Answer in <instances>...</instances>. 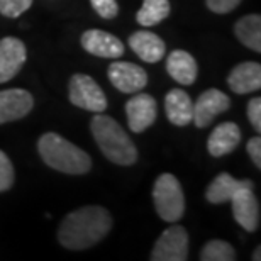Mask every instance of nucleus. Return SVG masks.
I'll return each instance as SVG.
<instances>
[{
  "label": "nucleus",
  "mask_w": 261,
  "mask_h": 261,
  "mask_svg": "<svg viewBox=\"0 0 261 261\" xmlns=\"http://www.w3.org/2000/svg\"><path fill=\"white\" fill-rule=\"evenodd\" d=\"M229 107H231V98L226 93L217 90V88H208L194 103V119H192V122H195L198 129L208 127L212 124L214 117L229 111Z\"/></svg>",
  "instance_id": "obj_7"
},
{
  "label": "nucleus",
  "mask_w": 261,
  "mask_h": 261,
  "mask_svg": "<svg viewBox=\"0 0 261 261\" xmlns=\"http://www.w3.org/2000/svg\"><path fill=\"white\" fill-rule=\"evenodd\" d=\"M112 229V217L100 205H87L70 212L61 221L58 241L63 248L82 251L100 243Z\"/></svg>",
  "instance_id": "obj_1"
},
{
  "label": "nucleus",
  "mask_w": 261,
  "mask_h": 261,
  "mask_svg": "<svg viewBox=\"0 0 261 261\" xmlns=\"http://www.w3.org/2000/svg\"><path fill=\"white\" fill-rule=\"evenodd\" d=\"M34 98L28 90L10 88L0 92V124L25 117L33 111Z\"/></svg>",
  "instance_id": "obj_12"
},
{
  "label": "nucleus",
  "mask_w": 261,
  "mask_h": 261,
  "mask_svg": "<svg viewBox=\"0 0 261 261\" xmlns=\"http://www.w3.org/2000/svg\"><path fill=\"white\" fill-rule=\"evenodd\" d=\"M41 158L53 170L66 175H85L92 168V160L85 151L56 133H46L38 141Z\"/></svg>",
  "instance_id": "obj_3"
},
{
  "label": "nucleus",
  "mask_w": 261,
  "mask_h": 261,
  "mask_svg": "<svg viewBox=\"0 0 261 261\" xmlns=\"http://www.w3.org/2000/svg\"><path fill=\"white\" fill-rule=\"evenodd\" d=\"M151 261H185L189 259V234L184 226H173L158 238L151 251Z\"/></svg>",
  "instance_id": "obj_6"
},
{
  "label": "nucleus",
  "mask_w": 261,
  "mask_h": 261,
  "mask_svg": "<svg viewBox=\"0 0 261 261\" xmlns=\"http://www.w3.org/2000/svg\"><path fill=\"white\" fill-rule=\"evenodd\" d=\"M31 5H33V0H0V14L15 19L24 14Z\"/></svg>",
  "instance_id": "obj_23"
},
{
  "label": "nucleus",
  "mask_w": 261,
  "mask_h": 261,
  "mask_svg": "<svg viewBox=\"0 0 261 261\" xmlns=\"http://www.w3.org/2000/svg\"><path fill=\"white\" fill-rule=\"evenodd\" d=\"M207 7L216 14H227L241 4V0H205Z\"/></svg>",
  "instance_id": "obj_27"
},
{
  "label": "nucleus",
  "mask_w": 261,
  "mask_h": 261,
  "mask_svg": "<svg viewBox=\"0 0 261 261\" xmlns=\"http://www.w3.org/2000/svg\"><path fill=\"white\" fill-rule=\"evenodd\" d=\"M90 4L103 19H114L119 14V5L116 0H90Z\"/></svg>",
  "instance_id": "obj_25"
},
{
  "label": "nucleus",
  "mask_w": 261,
  "mask_h": 261,
  "mask_svg": "<svg viewBox=\"0 0 261 261\" xmlns=\"http://www.w3.org/2000/svg\"><path fill=\"white\" fill-rule=\"evenodd\" d=\"M68 97L73 106L95 114L103 112L107 109V98L103 90L92 76L83 75V73H76L70 78Z\"/></svg>",
  "instance_id": "obj_5"
},
{
  "label": "nucleus",
  "mask_w": 261,
  "mask_h": 261,
  "mask_svg": "<svg viewBox=\"0 0 261 261\" xmlns=\"http://www.w3.org/2000/svg\"><path fill=\"white\" fill-rule=\"evenodd\" d=\"M246 151H248L249 158L253 160L254 166H256V168H261V139H259V136H254V138L248 141Z\"/></svg>",
  "instance_id": "obj_28"
},
{
  "label": "nucleus",
  "mask_w": 261,
  "mask_h": 261,
  "mask_svg": "<svg viewBox=\"0 0 261 261\" xmlns=\"http://www.w3.org/2000/svg\"><path fill=\"white\" fill-rule=\"evenodd\" d=\"M238 258L236 251L229 243L222 239H212L203 246L200 253L202 261H234Z\"/></svg>",
  "instance_id": "obj_22"
},
{
  "label": "nucleus",
  "mask_w": 261,
  "mask_h": 261,
  "mask_svg": "<svg viewBox=\"0 0 261 261\" xmlns=\"http://www.w3.org/2000/svg\"><path fill=\"white\" fill-rule=\"evenodd\" d=\"M80 43L87 53L98 56V58L116 60V58H121L124 55V44L121 43V39L100 29L85 31V33L82 34Z\"/></svg>",
  "instance_id": "obj_11"
},
{
  "label": "nucleus",
  "mask_w": 261,
  "mask_h": 261,
  "mask_svg": "<svg viewBox=\"0 0 261 261\" xmlns=\"http://www.w3.org/2000/svg\"><path fill=\"white\" fill-rule=\"evenodd\" d=\"M127 124L133 133H144L158 116V103L149 93H136L126 103Z\"/></svg>",
  "instance_id": "obj_10"
},
{
  "label": "nucleus",
  "mask_w": 261,
  "mask_h": 261,
  "mask_svg": "<svg viewBox=\"0 0 261 261\" xmlns=\"http://www.w3.org/2000/svg\"><path fill=\"white\" fill-rule=\"evenodd\" d=\"M170 15V2L168 0H143V7L136 14V20L149 28V25L160 24Z\"/></svg>",
  "instance_id": "obj_21"
},
{
  "label": "nucleus",
  "mask_w": 261,
  "mask_h": 261,
  "mask_svg": "<svg viewBox=\"0 0 261 261\" xmlns=\"http://www.w3.org/2000/svg\"><path fill=\"white\" fill-rule=\"evenodd\" d=\"M129 46L146 63H158L163 60L166 46L160 36L151 31H136L129 36Z\"/></svg>",
  "instance_id": "obj_16"
},
{
  "label": "nucleus",
  "mask_w": 261,
  "mask_h": 261,
  "mask_svg": "<svg viewBox=\"0 0 261 261\" xmlns=\"http://www.w3.org/2000/svg\"><path fill=\"white\" fill-rule=\"evenodd\" d=\"M166 71L180 85L189 87L197 80L198 66L190 53L184 49H175L168 55V60H166Z\"/></svg>",
  "instance_id": "obj_18"
},
{
  "label": "nucleus",
  "mask_w": 261,
  "mask_h": 261,
  "mask_svg": "<svg viewBox=\"0 0 261 261\" xmlns=\"http://www.w3.org/2000/svg\"><path fill=\"white\" fill-rule=\"evenodd\" d=\"M14 185V166L9 156L0 149V192H7Z\"/></svg>",
  "instance_id": "obj_24"
},
{
  "label": "nucleus",
  "mask_w": 261,
  "mask_h": 261,
  "mask_svg": "<svg viewBox=\"0 0 261 261\" xmlns=\"http://www.w3.org/2000/svg\"><path fill=\"white\" fill-rule=\"evenodd\" d=\"M28 51L20 39L4 38L0 39V83H5L17 75L25 63Z\"/></svg>",
  "instance_id": "obj_13"
},
{
  "label": "nucleus",
  "mask_w": 261,
  "mask_h": 261,
  "mask_svg": "<svg viewBox=\"0 0 261 261\" xmlns=\"http://www.w3.org/2000/svg\"><path fill=\"white\" fill-rule=\"evenodd\" d=\"M248 119L256 133L261 130V98L254 97L248 103Z\"/></svg>",
  "instance_id": "obj_26"
},
{
  "label": "nucleus",
  "mask_w": 261,
  "mask_h": 261,
  "mask_svg": "<svg viewBox=\"0 0 261 261\" xmlns=\"http://www.w3.org/2000/svg\"><path fill=\"white\" fill-rule=\"evenodd\" d=\"M153 202L158 216L166 222H176L185 214V195L180 181L171 173L160 175L153 187Z\"/></svg>",
  "instance_id": "obj_4"
},
{
  "label": "nucleus",
  "mask_w": 261,
  "mask_h": 261,
  "mask_svg": "<svg viewBox=\"0 0 261 261\" xmlns=\"http://www.w3.org/2000/svg\"><path fill=\"white\" fill-rule=\"evenodd\" d=\"M236 38L246 48L261 53V17L258 14L244 15L236 22Z\"/></svg>",
  "instance_id": "obj_20"
},
{
  "label": "nucleus",
  "mask_w": 261,
  "mask_h": 261,
  "mask_svg": "<svg viewBox=\"0 0 261 261\" xmlns=\"http://www.w3.org/2000/svg\"><path fill=\"white\" fill-rule=\"evenodd\" d=\"M90 130L109 161L121 166H130L138 161V149L116 119L98 112L92 119Z\"/></svg>",
  "instance_id": "obj_2"
},
{
  "label": "nucleus",
  "mask_w": 261,
  "mask_h": 261,
  "mask_svg": "<svg viewBox=\"0 0 261 261\" xmlns=\"http://www.w3.org/2000/svg\"><path fill=\"white\" fill-rule=\"evenodd\" d=\"M109 80L119 92L136 93L148 85V75L141 66L127 61H114L109 66Z\"/></svg>",
  "instance_id": "obj_9"
},
{
  "label": "nucleus",
  "mask_w": 261,
  "mask_h": 261,
  "mask_svg": "<svg viewBox=\"0 0 261 261\" xmlns=\"http://www.w3.org/2000/svg\"><path fill=\"white\" fill-rule=\"evenodd\" d=\"M243 187H253L251 180H236L229 173H221L211 181L205 190V198L211 203H224L229 202L231 197Z\"/></svg>",
  "instance_id": "obj_19"
},
{
  "label": "nucleus",
  "mask_w": 261,
  "mask_h": 261,
  "mask_svg": "<svg viewBox=\"0 0 261 261\" xmlns=\"http://www.w3.org/2000/svg\"><path fill=\"white\" fill-rule=\"evenodd\" d=\"M259 253H261V246H258V248H256V251H254V254H253V259H256V261H259V259H261V256H259Z\"/></svg>",
  "instance_id": "obj_29"
},
{
  "label": "nucleus",
  "mask_w": 261,
  "mask_h": 261,
  "mask_svg": "<svg viewBox=\"0 0 261 261\" xmlns=\"http://www.w3.org/2000/svg\"><path fill=\"white\" fill-rule=\"evenodd\" d=\"M241 129L236 122H222L208 136L207 149L214 158H221L229 153H232L241 143Z\"/></svg>",
  "instance_id": "obj_14"
},
{
  "label": "nucleus",
  "mask_w": 261,
  "mask_h": 261,
  "mask_svg": "<svg viewBox=\"0 0 261 261\" xmlns=\"http://www.w3.org/2000/svg\"><path fill=\"white\" fill-rule=\"evenodd\" d=\"M227 85L236 93H251L261 88V65L256 61H244L236 65L227 76Z\"/></svg>",
  "instance_id": "obj_15"
},
{
  "label": "nucleus",
  "mask_w": 261,
  "mask_h": 261,
  "mask_svg": "<svg viewBox=\"0 0 261 261\" xmlns=\"http://www.w3.org/2000/svg\"><path fill=\"white\" fill-rule=\"evenodd\" d=\"M232 214L236 222L248 232H254L259 227V202L254 195L253 187H243L231 197Z\"/></svg>",
  "instance_id": "obj_8"
},
{
  "label": "nucleus",
  "mask_w": 261,
  "mask_h": 261,
  "mask_svg": "<svg viewBox=\"0 0 261 261\" xmlns=\"http://www.w3.org/2000/svg\"><path fill=\"white\" fill-rule=\"evenodd\" d=\"M165 112L171 124L178 127L189 126L194 119V102L187 92L173 88L165 97Z\"/></svg>",
  "instance_id": "obj_17"
}]
</instances>
